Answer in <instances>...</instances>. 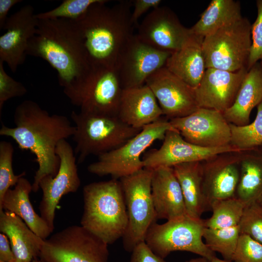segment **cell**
Instances as JSON below:
<instances>
[{
  "label": "cell",
  "instance_id": "f546056e",
  "mask_svg": "<svg viewBox=\"0 0 262 262\" xmlns=\"http://www.w3.org/2000/svg\"><path fill=\"white\" fill-rule=\"evenodd\" d=\"M245 206L236 197L214 201L211 204V216L204 220L205 228L223 229L238 226Z\"/></svg>",
  "mask_w": 262,
  "mask_h": 262
},
{
  "label": "cell",
  "instance_id": "e0dca14e",
  "mask_svg": "<svg viewBox=\"0 0 262 262\" xmlns=\"http://www.w3.org/2000/svg\"><path fill=\"white\" fill-rule=\"evenodd\" d=\"M145 84L155 96L164 115L170 119L188 115L199 108L195 88L165 66L151 75Z\"/></svg>",
  "mask_w": 262,
  "mask_h": 262
},
{
  "label": "cell",
  "instance_id": "8fae6325",
  "mask_svg": "<svg viewBox=\"0 0 262 262\" xmlns=\"http://www.w3.org/2000/svg\"><path fill=\"white\" fill-rule=\"evenodd\" d=\"M108 245L81 226H71L45 239L44 262H108Z\"/></svg>",
  "mask_w": 262,
  "mask_h": 262
},
{
  "label": "cell",
  "instance_id": "ffe728a7",
  "mask_svg": "<svg viewBox=\"0 0 262 262\" xmlns=\"http://www.w3.org/2000/svg\"><path fill=\"white\" fill-rule=\"evenodd\" d=\"M240 153H224L201 162L205 196L214 201L235 197L240 178Z\"/></svg>",
  "mask_w": 262,
  "mask_h": 262
},
{
  "label": "cell",
  "instance_id": "e575fe53",
  "mask_svg": "<svg viewBox=\"0 0 262 262\" xmlns=\"http://www.w3.org/2000/svg\"><path fill=\"white\" fill-rule=\"evenodd\" d=\"M238 226L240 234L262 244V206L258 201L245 206Z\"/></svg>",
  "mask_w": 262,
  "mask_h": 262
},
{
  "label": "cell",
  "instance_id": "9a60e30c",
  "mask_svg": "<svg viewBox=\"0 0 262 262\" xmlns=\"http://www.w3.org/2000/svg\"><path fill=\"white\" fill-rule=\"evenodd\" d=\"M241 152L231 145L216 147H200L186 141L179 132L168 131L158 149L148 152L142 158L144 168L154 169L193 162H203L224 153Z\"/></svg>",
  "mask_w": 262,
  "mask_h": 262
},
{
  "label": "cell",
  "instance_id": "d590c367",
  "mask_svg": "<svg viewBox=\"0 0 262 262\" xmlns=\"http://www.w3.org/2000/svg\"><path fill=\"white\" fill-rule=\"evenodd\" d=\"M231 261L262 262V244L248 235L240 234Z\"/></svg>",
  "mask_w": 262,
  "mask_h": 262
},
{
  "label": "cell",
  "instance_id": "4316f807",
  "mask_svg": "<svg viewBox=\"0 0 262 262\" xmlns=\"http://www.w3.org/2000/svg\"><path fill=\"white\" fill-rule=\"evenodd\" d=\"M172 168L181 187L187 215L201 218L204 212L211 210L203 191L201 162L182 163Z\"/></svg>",
  "mask_w": 262,
  "mask_h": 262
},
{
  "label": "cell",
  "instance_id": "cb8c5ba5",
  "mask_svg": "<svg viewBox=\"0 0 262 262\" xmlns=\"http://www.w3.org/2000/svg\"><path fill=\"white\" fill-rule=\"evenodd\" d=\"M262 101V65L256 63L247 72L232 105L223 115L230 124L244 126L249 123L253 109Z\"/></svg>",
  "mask_w": 262,
  "mask_h": 262
},
{
  "label": "cell",
  "instance_id": "ba28073f",
  "mask_svg": "<svg viewBox=\"0 0 262 262\" xmlns=\"http://www.w3.org/2000/svg\"><path fill=\"white\" fill-rule=\"evenodd\" d=\"M251 30L249 20L242 17L205 36L202 49L206 68L231 72L247 68L252 44Z\"/></svg>",
  "mask_w": 262,
  "mask_h": 262
},
{
  "label": "cell",
  "instance_id": "2e32d148",
  "mask_svg": "<svg viewBox=\"0 0 262 262\" xmlns=\"http://www.w3.org/2000/svg\"><path fill=\"white\" fill-rule=\"evenodd\" d=\"M135 35L144 43L171 53L180 49L191 36L189 28L182 25L175 13L162 6L144 17Z\"/></svg>",
  "mask_w": 262,
  "mask_h": 262
},
{
  "label": "cell",
  "instance_id": "d4e9b609",
  "mask_svg": "<svg viewBox=\"0 0 262 262\" xmlns=\"http://www.w3.org/2000/svg\"><path fill=\"white\" fill-rule=\"evenodd\" d=\"M203 39L191 35L179 49L171 53L165 66L190 86L196 88L206 69L202 49Z\"/></svg>",
  "mask_w": 262,
  "mask_h": 262
},
{
  "label": "cell",
  "instance_id": "7bdbcfd3",
  "mask_svg": "<svg viewBox=\"0 0 262 262\" xmlns=\"http://www.w3.org/2000/svg\"><path fill=\"white\" fill-rule=\"evenodd\" d=\"M185 262H210V260L206 258L199 256L196 258L192 259Z\"/></svg>",
  "mask_w": 262,
  "mask_h": 262
},
{
  "label": "cell",
  "instance_id": "1f68e13d",
  "mask_svg": "<svg viewBox=\"0 0 262 262\" xmlns=\"http://www.w3.org/2000/svg\"><path fill=\"white\" fill-rule=\"evenodd\" d=\"M240 235L238 225L219 229L205 227L203 238L206 246L212 251L220 254L224 260L232 261Z\"/></svg>",
  "mask_w": 262,
  "mask_h": 262
},
{
  "label": "cell",
  "instance_id": "6da1fadb",
  "mask_svg": "<svg viewBox=\"0 0 262 262\" xmlns=\"http://www.w3.org/2000/svg\"><path fill=\"white\" fill-rule=\"evenodd\" d=\"M14 127L1 123L0 135L11 137L22 150H29L35 156L38 168L34 177L32 189H39L45 177H54L59 169L60 159L56 154L58 144L72 137L75 128L66 116L50 114L36 102L26 100L16 107Z\"/></svg>",
  "mask_w": 262,
  "mask_h": 262
},
{
  "label": "cell",
  "instance_id": "836d02e7",
  "mask_svg": "<svg viewBox=\"0 0 262 262\" xmlns=\"http://www.w3.org/2000/svg\"><path fill=\"white\" fill-rule=\"evenodd\" d=\"M14 152V148L10 142H0V204L6 192L26 175L25 172L17 175L14 174L12 166Z\"/></svg>",
  "mask_w": 262,
  "mask_h": 262
},
{
  "label": "cell",
  "instance_id": "bcb514c9",
  "mask_svg": "<svg viewBox=\"0 0 262 262\" xmlns=\"http://www.w3.org/2000/svg\"><path fill=\"white\" fill-rule=\"evenodd\" d=\"M258 202L262 206V196L260 198Z\"/></svg>",
  "mask_w": 262,
  "mask_h": 262
},
{
  "label": "cell",
  "instance_id": "5b68a950",
  "mask_svg": "<svg viewBox=\"0 0 262 262\" xmlns=\"http://www.w3.org/2000/svg\"><path fill=\"white\" fill-rule=\"evenodd\" d=\"M70 117L75 128L72 138L78 164L83 162L89 156H98L120 147L142 130L130 126L118 116L73 111Z\"/></svg>",
  "mask_w": 262,
  "mask_h": 262
},
{
  "label": "cell",
  "instance_id": "8d00e7d4",
  "mask_svg": "<svg viewBox=\"0 0 262 262\" xmlns=\"http://www.w3.org/2000/svg\"><path fill=\"white\" fill-rule=\"evenodd\" d=\"M3 64L0 61V119L5 102L13 98L22 97L27 93V88L21 82L6 73Z\"/></svg>",
  "mask_w": 262,
  "mask_h": 262
},
{
  "label": "cell",
  "instance_id": "52a82bcc",
  "mask_svg": "<svg viewBox=\"0 0 262 262\" xmlns=\"http://www.w3.org/2000/svg\"><path fill=\"white\" fill-rule=\"evenodd\" d=\"M152 175V169L143 168L119 179L128 218L122 238L128 252L145 242L148 229L157 220L151 194Z\"/></svg>",
  "mask_w": 262,
  "mask_h": 262
},
{
  "label": "cell",
  "instance_id": "603a6c76",
  "mask_svg": "<svg viewBox=\"0 0 262 262\" xmlns=\"http://www.w3.org/2000/svg\"><path fill=\"white\" fill-rule=\"evenodd\" d=\"M0 231L9 239L15 262H31L39 257L45 240L15 213L0 211Z\"/></svg>",
  "mask_w": 262,
  "mask_h": 262
},
{
  "label": "cell",
  "instance_id": "4fadbf2b",
  "mask_svg": "<svg viewBox=\"0 0 262 262\" xmlns=\"http://www.w3.org/2000/svg\"><path fill=\"white\" fill-rule=\"evenodd\" d=\"M171 54L144 43L134 34L121 51L115 65L123 89L145 85L151 75L165 66Z\"/></svg>",
  "mask_w": 262,
  "mask_h": 262
},
{
  "label": "cell",
  "instance_id": "ee69618b",
  "mask_svg": "<svg viewBox=\"0 0 262 262\" xmlns=\"http://www.w3.org/2000/svg\"><path fill=\"white\" fill-rule=\"evenodd\" d=\"M210 262H233L227 261L224 259L223 260L217 258L216 256H215L214 257H213L210 260Z\"/></svg>",
  "mask_w": 262,
  "mask_h": 262
},
{
  "label": "cell",
  "instance_id": "7c38bea8",
  "mask_svg": "<svg viewBox=\"0 0 262 262\" xmlns=\"http://www.w3.org/2000/svg\"><path fill=\"white\" fill-rule=\"evenodd\" d=\"M56 153L60 159V166L54 177L47 176L39 184L43 196L39 205L41 216L52 232L57 205L62 197L76 192L81 185L74 150L66 140L58 144Z\"/></svg>",
  "mask_w": 262,
  "mask_h": 262
},
{
  "label": "cell",
  "instance_id": "5bb4252c",
  "mask_svg": "<svg viewBox=\"0 0 262 262\" xmlns=\"http://www.w3.org/2000/svg\"><path fill=\"white\" fill-rule=\"evenodd\" d=\"M169 122L190 143L205 147L230 145V123L220 111L198 108L188 115L171 119Z\"/></svg>",
  "mask_w": 262,
  "mask_h": 262
},
{
  "label": "cell",
  "instance_id": "74e56055",
  "mask_svg": "<svg viewBox=\"0 0 262 262\" xmlns=\"http://www.w3.org/2000/svg\"><path fill=\"white\" fill-rule=\"evenodd\" d=\"M258 14L251 25V47L247 62L248 71L259 61L262 62V0H257Z\"/></svg>",
  "mask_w": 262,
  "mask_h": 262
},
{
  "label": "cell",
  "instance_id": "8992f818",
  "mask_svg": "<svg viewBox=\"0 0 262 262\" xmlns=\"http://www.w3.org/2000/svg\"><path fill=\"white\" fill-rule=\"evenodd\" d=\"M123 90L115 68L91 67L82 80L64 89V93L80 112L117 116Z\"/></svg>",
  "mask_w": 262,
  "mask_h": 262
},
{
  "label": "cell",
  "instance_id": "60d3db41",
  "mask_svg": "<svg viewBox=\"0 0 262 262\" xmlns=\"http://www.w3.org/2000/svg\"><path fill=\"white\" fill-rule=\"evenodd\" d=\"M0 261L15 262V257L7 236L0 233Z\"/></svg>",
  "mask_w": 262,
  "mask_h": 262
},
{
  "label": "cell",
  "instance_id": "f6af8a7d",
  "mask_svg": "<svg viewBox=\"0 0 262 262\" xmlns=\"http://www.w3.org/2000/svg\"><path fill=\"white\" fill-rule=\"evenodd\" d=\"M31 262H44V261H43L42 260L40 259V260H38L37 259H34L33 260V261H32Z\"/></svg>",
  "mask_w": 262,
  "mask_h": 262
},
{
  "label": "cell",
  "instance_id": "d6986e66",
  "mask_svg": "<svg viewBox=\"0 0 262 262\" xmlns=\"http://www.w3.org/2000/svg\"><path fill=\"white\" fill-rule=\"evenodd\" d=\"M247 68L235 72L206 68L199 84L195 88L199 108L224 112L233 103Z\"/></svg>",
  "mask_w": 262,
  "mask_h": 262
},
{
  "label": "cell",
  "instance_id": "30bf717a",
  "mask_svg": "<svg viewBox=\"0 0 262 262\" xmlns=\"http://www.w3.org/2000/svg\"><path fill=\"white\" fill-rule=\"evenodd\" d=\"M204 220L188 215L159 224L154 222L146 234L145 242L157 255L165 259L171 252H191L210 260L215 253L203 241Z\"/></svg>",
  "mask_w": 262,
  "mask_h": 262
},
{
  "label": "cell",
  "instance_id": "484cf974",
  "mask_svg": "<svg viewBox=\"0 0 262 262\" xmlns=\"http://www.w3.org/2000/svg\"><path fill=\"white\" fill-rule=\"evenodd\" d=\"M32 184L21 177L14 189H9L0 204V211L12 212L20 218L36 235L44 240L52 232L43 218L34 211L30 200Z\"/></svg>",
  "mask_w": 262,
  "mask_h": 262
},
{
  "label": "cell",
  "instance_id": "277c9868",
  "mask_svg": "<svg viewBox=\"0 0 262 262\" xmlns=\"http://www.w3.org/2000/svg\"><path fill=\"white\" fill-rule=\"evenodd\" d=\"M81 226L108 245L122 238L128 218L120 180L94 182L83 188Z\"/></svg>",
  "mask_w": 262,
  "mask_h": 262
},
{
  "label": "cell",
  "instance_id": "ac0fdd59",
  "mask_svg": "<svg viewBox=\"0 0 262 262\" xmlns=\"http://www.w3.org/2000/svg\"><path fill=\"white\" fill-rule=\"evenodd\" d=\"M39 20L34 8L24 5L8 17L0 36V61L15 73L25 60L30 40L36 34Z\"/></svg>",
  "mask_w": 262,
  "mask_h": 262
},
{
  "label": "cell",
  "instance_id": "b9f144b4",
  "mask_svg": "<svg viewBox=\"0 0 262 262\" xmlns=\"http://www.w3.org/2000/svg\"><path fill=\"white\" fill-rule=\"evenodd\" d=\"M21 0H0V30H3L8 18L7 15L10 9Z\"/></svg>",
  "mask_w": 262,
  "mask_h": 262
},
{
  "label": "cell",
  "instance_id": "7402d4cb",
  "mask_svg": "<svg viewBox=\"0 0 262 262\" xmlns=\"http://www.w3.org/2000/svg\"><path fill=\"white\" fill-rule=\"evenodd\" d=\"M163 115L155 96L146 84L123 89L117 116L126 124L142 129L161 119Z\"/></svg>",
  "mask_w": 262,
  "mask_h": 262
},
{
  "label": "cell",
  "instance_id": "44dd1931",
  "mask_svg": "<svg viewBox=\"0 0 262 262\" xmlns=\"http://www.w3.org/2000/svg\"><path fill=\"white\" fill-rule=\"evenodd\" d=\"M151 194L157 219L168 221L187 215L181 187L172 167L152 169Z\"/></svg>",
  "mask_w": 262,
  "mask_h": 262
},
{
  "label": "cell",
  "instance_id": "f1b7e54d",
  "mask_svg": "<svg viewBox=\"0 0 262 262\" xmlns=\"http://www.w3.org/2000/svg\"><path fill=\"white\" fill-rule=\"evenodd\" d=\"M243 16L239 1L213 0L202 13L200 19L189 28L190 34L201 39Z\"/></svg>",
  "mask_w": 262,
  "mask_h": 262
},
{
  "label": "cell",
  "instance_id": "d6a6232c",
  "mask_svg": "<svg viewBox=\"0 0 262 262\" xmlns=\"http://www.w3.org/2000/svg\"><path fill=\"white\" fill-rule=\"evenodd\" d=\"M101 0H64L56 8L48 11L36 14L39 20L64 19L79 20L93 4Z\"/></svg>",
  "mask_w": 262,
  "mask_h": 262
},
{
  "label": "cell",
  "instance_id": "ab89813d",
  "mask_svg": "<svg viewBox=\"0 0 262 262\" xmlns=\"http://www.w3.org/2000/svg\"><path fill=\"white\" fill-rule=\"evenodd\" d=\"M133 9L131 11V20L135 25L139 18L146 12L160 6V0H132Z\"/></svg>",
  "mask_w": 262,
  "mask_h": 262
},
{
  "label": "cell",
  "instance_id": "4dcf8cb0",
  "mask_svg": "<svg viewBox=\"0 0 262 262\" xmlns=\"http://www.w3.org/2000/svg\"><path fill=\"white\" fill-rule=\"evenodd\" d=\"M257 107V115L252 123L241 126L230 124V144L240 152L262 146V101Z\"/></svg>",
  "mask_w": 262,
  "mask_h": 262
},
{
  "label": "cell",
  "instance_id": "3957f363",
  "mask_svg": "<svg viewBox=\"0 0 262 262\" xmlns=\"http://www.w3.org/2000/svg\"><path fill=\"white\" fill-rule=\"evenodd\" d=\"M27 54L47 62L57 72L59 83L64 89L79 82L91 67L75 21L39 20Z\"/></svg>",
  "mask_w": 262,
  "mask_h": 262
},
{
  "label": "cell",
  "instance_id": "83f0119b",
  "mask_svg": "<svg viewBox=\"0 0 262 262\" xmlns=\"http://www.w3.org/2000/svg\"><path fill=\"white\" fill-rule=\"evenodd\" d=\"M240 178L235 197L245 206L262 196V146L240 153Z\"/></svg>",
  "mask_w": 262,
  "mask_h": 262
},
{
  "label": "cell",
  "instance_id": "7dc6e473",
  "mask_svg": "<svg viewBox=\"0 0 262 262\" xmlns=\"http://www.w3.org/2000/svg\"><path fill=\"white\" fill-rule=\"evenodd\" d=\"M261 62V64H262V62Z\"/></svg>",
  "mask_w": 262,
  "mask_h": 262
},
{
  "label": "cell",
  "instance_id": "7a4b0ae2",
  "mask_svg": "<svg viewBox=\"0 0 262 262\" xmlns=\"http://www.w3.org/2000/svg\"><path fill=\"white\" fill-rule=\"evenodd\" d=\"M101 0L75 21L91 67L115 68L119 54L134 35L131 20V0L112 6Z\"/></svg>",
  "mask_w": 262,
  "mask_h": 262
},
{
  "label": "cell",
  "instance_id": "9c48e42d",
  "mask_svg": "<svg viewBox=\"0 0 262 262\" xmlns=\"http://www.w3.org/2000/svg\"><path fill=\"white\" fill-rule=\"evenodd\" d=\"M169 130L177 131L169 121L161 118L143 128L120 147L98 156L87 170L99 176L110 175L118 180L135 173L144 168V152L155 141L164 140Z\"/></svg>",
  "mask_w": 262,
  "mask_h": 262
},
{
  "label": "cell",
  "instance_id": "f35d334b",
  "mask_svg": "<svg viewBox=\"0 0 262 262\" xmlns=\"http://www.w3.org/2000/svg\"><path fill=\"white\" fill-rule=\"evenodd\" d=\"M131 253L129 262H168L155 254L145 242L139 244Z\"/></svg>",
  "mask_w": 262,
  "mask_h": 262
}]
</instances>
